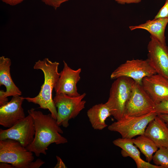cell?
I'll use <instances>...</instances> for the list:
<instances>
[{
	"mask_svg": "<svg viewBox=\"0 0 168 168\" xmlns=\"http://www.w3.org/2000/svg\"><path fill=\"white\" fill-rule=\"evenodd\" d=\"M118 3L121 4H125L138 3L140 2L141 0H114Z\"/></svg>",
	"mask_w": 168,
	"mask_h": 168,
	"instance_id": "484cf974",
	"label": "cell"
},
{
	"mask_svg": "<svg viewBox=\"0 0 168 168\" xmlns=\"http://www.w3.org/2000/svg\"><path fill=\"white\" fill-rule=\"evenodd\" d=\"M132 140L134 144L145 156L147 161L150 162L152 159L153 154L158 148L154 142L144 134Z\"/></svg>",
	"mask_w": 168,
	"mask_h": 168,
	"instance_id": "d6986e66",
	"label": "cell"
},
{
	"mask_svg": "<svg viewBox=\"0 0 168 168\" xmlns=\"http://www.w3.org/2000/svg\"><path fill=\"white\" fill-rule=\"evenodd\" d=\"M166 18L168 19V0H166L164 5L159 10L154 18Z\"/></svg>",
	"mask_w": 168,
	"mask_h": 168,
	"instance_id": "7402d4cb",
	"label": "cell"
},
{
	"mask_svg": "<svg viewBox=\"0 0 168 168\" xmlns=\"http://www.w3.org/2000/svg\"><path fill=\"white\" fill-rule=\"evenodd\" d=\"M87 115L92 127L97 130H102L107 126L105 121L111 115L105 103L94 105L87 110Z\"/></svg>",
	"mask_w": 168,
	"mask_h": 168,
	"instance_id": "2e32d148",
	"label": "cell"
},
{
	"mask_svg": "<svg viewBox=\"0 0 168 168\" xmlns=\"http://www.w3.org/2000/svg\"><path fill=\"white\" fill-rule=\"evenodd\" d=\"M157 115L164 122L168 124V114H160Z\"/></svg>",
	"mask_w": 168,
	"mask_h": 168,
	"instance_id": "f546056e",
	"label": "cell"
},
{
	"mask_svg": "<svg viewBox=\"0 0 168 168\" xmlns=\"http://www.w3.org/2000/svg\"><path fill=\"white\" fill-rule=\"evenodd\" d=\"M86 95L85 93L75 97L56 94L53 100L57 109L56 121L59 126L68 127L69 120L76 117L84 109L86 101L83 99Z\"/></svg>",
	"mask_w": 168,
	"mask_h": 168,
	"instance_id": "277c9868",
	"label": "cell"
},
{
	"mask_svg": "<svg viewBox=\"0 0 168 168\" xmlns=\"http://www.w3.org/2000/svg\"><path fill=\"white\" fill-rule=\"evenodd\" d=\"M24 97L13 96L11 100L0 107V124L4 127H12L25 117L22 107Z\"/></svg>",
	"mask_w": 168,
	"mask_h": 168,
	"instance_id": "7c38bea8",
	"label": "cell"
},
{
	"mask_svg": "<svg viewBox=\"0 0 168 168\" xmlns=\"http://www.w3.org/2000/svg\"><path fill=\"white\" fill-rule=\"evenodd\" d=\"M3 2L10 6H14L22 2L25 0H1Z\"/></svg>",
	"mask_w": 168,
	"mask_h": 168,
	"instance_id": "4316f807",
	"label": "cell"
},
{
	"mask_svg": "<svg viewBox=\"0 0 168 168\" xmlns=\"http://www.w3.org/2000/svg\"><path fill=\"white\" fill-rule=\"evenodd\" d=\"M168 23V18H154L139 25L129 26V28L131 30L138 29L146 30L161 43L166 44L165 32Z\"/></svg>",
	"mask_w": 168,
	"mask_h": 168,
	"instance_id": "e0dca14e",
	"label": "cell"
},
{
	"mask_svg": "<svg viewBox=\"0 0 168 168\" xmlns=\"http://www.w3.org/2000/svg\"><path fill=\"white\" fill-rule=\"evenodd\" d=\"M35 130L34 122L29 114L7 129H0V140L12 139L26 147L33 141Z\"/></svg>",
	"mask_w": 168,
	"mask_h": 168,
	"instance_id": "9c48e42d",
	"label": "cell"
},
{
	"mask_svg": "<svg viewBox=\"0 0 168 168\" xmlns=\"http://www.w3.org/2000/svg\"><path fill=\"white\" fill-rule=\"evenodd\" d=\"M147 59L156 73L168 78V47L151 35Z\"/></svg>",
	"mask_w": 168,
	"mask_h": 168,
	"instance_id": "30bf717a",
	"label": "cell"
},
{
	"mask_svg": "<svg viewBox=\"0 0 168 168\" xmlns=\"http://www.w3.org/2000/svg\"><path fill=\"white\" fill-rule=\"evenodd\" d=\"M156 73L147 59H133L119 65L111 73L110 77L111 79L122 77H128L142 85L144 78Z\"/></svg>",
	"mask_w": 168,
	"mask_h": 168,
	"instance_id": "ba28073f",
	"label": "cell"
},
{
	"mask_svg": "<svg viewBox=\"0 0 168 168\" xmlns=\"http://www.w3.org/2000/svg\"><path fill=\"white\" fill-rule=\"evenodd\" d=\"M155 112L157 115L160 114H168V98L156 104Z\"/></svg>",
	"mask_w": 168,
	"mask_h": 168,
	"instance_id": "44dd1931",
	"label": "cell"
},
{
	"mask_svg": "<svg viewBox=\"0 0 168 168\" xmlns=\"http://www.w3.org/2000/svg\"><path fill=\"white\" fill-rule=\"evenodd\" d=\"M56 157L57 160V162L54 167V168H67L65 164L59 156H57Z\"/></svg>",
	"mask_w": 168,
	"mask_h": 168,
	"instance_id": "83f0119b",
	"label": "cell"
},
{
	"mask_svg": "<svg viewBox=\"0 0 168 168\" xmlns=\"http://www.w3.org/2000/svg\"><path fill=\"white\" fill-rule=\"evenodd\" d=\"M63 67L54 87L56 94H63L70 96L80 95L77 91V85L80 80L81 68L74 70L64 60Z\"/></svg>",
	"mask_w": 168,
	"mask_h": 168,
	"instance_id": "8fae6325",
	"label": "cell"
},
{
	"mask_svg": "<svg viewBox=\"0 0 168 168\" xmlns=\"http://www.w3.org/2000/svg\"><path fill=\"white\" fill-rule=\"evenodd\" d=\"M59 64L58 62H52L47 58L36 62L33 68L42 71L44 75V82L36 96L24 97L25 100L28 102L38 105L39 108L48 110L53 117L56 120L57 112L52 98V93L60 76V73L58 72Z\"/></svg>",
	"mask_w": 168,
	"mask_h": 168,
	"instance_id": "7a4b0ae2",
	"label": "cell"
},
{
	"mask_svg": "<svg viewBox=\"0 0 168 168\" xmlns=\"http://www.w3.org/2000/svg\"><path fill=\"white\" fill-rule=\"evenodd\" d=\"M155 105L142 85L135 82L124 116H139L155 112Z\"/></svg>",
	"mask_w": 168,
	"mask_h": 168,
	"instance_id": "52a82bcc",
	"label": "cell"
},
{
	"mask_svg": "<svg viewBox=\"0 0 168 168\" xmlns=\"http://www.w3.org/2000/svg\"><path fill=\"white\" fill-rule=\"evenodd\" d=\"M45 4L52 7L55 10L63 3L71 0H41Z\"/></svg>",
	"mask_w": 168,
	"mask_h": 168,
	"instance_id": "603a6c76",
	"label": "cell"
},
{
	"mask_svg": "<svg viewBox=\"0 0 168 168\" xmlns=\"http://www.w3.org/2000/svg\"><path fill=\"white\" fill-rule=\"evenodd\" d=\"M155 112L139 116H125L110 125L109 130L119 133L123 138L132 139L144 134L149 123L157 116Z\"/></svg>",
	"mask_w": 168,
	"mask_h": 168,
	"instance_id": "8992f818",
	"label": "cell"
},
{
	"mask_svg": "<svg viewBox=\"0 0 168 168\" xmlns=\"http://www.w3.org/2000/svg\"><path fill=\"white\" fill-rule=\"evenodd\" d=\"M0 168H14V167L10 164L5 162H0Z\"/></svg>",
	"mask_w": 168,
	"mask_h": 168,
	"instance_id": "f1b7e54d",
	"label": "cell"
},
{
	"mask_svg": "<svg viewBox=\"0 0 168 168\" xmlns=\"http://www.w3.org/2000/svg\"><path fill=\"white\" fill-rule=\"evenodd\" d=\"M32 117L35 133L33 142L26 148L39 157L40 154L46 155V151L51 144H63L67 139L60 134L63 132L51 114H44L41 111L31 108L28 110Z\"/></svg>",
	"mask_w": 168,
	"mask_h": 168,
	"instance_id": "6da1fadb",
	"label": "cell"
},
{
	"mask_svg": "<svg viewBox=\"0 0 168 168\" xmlns=\"http://www.w3.org/2000/svg\"><path fill=\"white\" fill-rule=\"evenodd\" d=\"M142 86L155 103L168 98V78L156 73L145 77Z\"/></svg>",
	"mask_w": 168,
	"mask_h": 168,
	"instance_id": "4fadbf2b",
	"label": "cell"
},
{
	"mask_svg": "<svg viewBox=\"0 0 168 168\" xmlns=\"http://www.w3.org/2000/svg\"><path fill=\"white\" fill-rule=\"evenodd\" d=\"M34 157L18 141L7 139L0 140V162L12 164L14 168H29Z\"/></svg>",
	"mask_w": 168,
	"mask_h": 168,
	"instance_id": "5b68a950",
	"label": "cell"
},
{
	"mask_svg": "<svg viewBox=\"0 0 168 168\" xmlns=\"http://www.w3.org/2000/svg\"><path fill=\"white\" fill-rule=\"evenodd\" d=\"M152 160L155 165L162 168H168V147L159 148L153 155Z\"/></svg>",
	"mask_w": 168,
	"mask_h": 168,
	"instance_id": "ffe728a7",
	"label": "cell"
},
{
	"mask_svg": "<svg viewBox=\"0 0 168 168\" xmlns=\"http://www.w3.org/2000/svg\"><path fill=\"white\" fill-rule=\"evenodd\" d=\"M135 81L126 77H118L112 83L109 96L105 103L111 115L117 120L124 116L126 103L130 96Z\"/></svg>",
	"mask_w": 168,
	"mask_h": 168,
	"instance_id": "3957f363",
	"label": "cell"
},
{
	"mask_svg": "<svg viewBox=\"0 0 168 168\" xmlns=\"http://www.w3.org/2000/svg\"><path fill=\"white\" fill-rule=\"evenodd\" d=\"M11 61L8 58L0 57V86L4 85L5 91H0V106L3 105L8 101L7 97L10 96H20L21 91L15 84L12 78L10 72Z\"/></svg>",
	"mask_w": 168,
	"mask_h": 168,
	"instance_id": "5bb4252c",
	"label": "cell"
},
{
	"mask_svg": "<svg viewBox=\"0 0 168 168\" xmlns=\"http://www.w3.org/2000/svg\"><path fill=\"white\" fill-rule=\"evenodd\" d=\"M45 162L41 159H37L35 161H33L30 163L29 168H39Z\"/></svg>",
	"mask_w": 168,
	"mask_h": 168,
	"instance_id": "d4e9b609",
	"label": "cell"
},
{
	"mask_svg": "<svg viewBox=\"0 0 168 168\" xmlns=\"http://www.w3.org/2000/svg\"><path fill=\"white\" fill-rule=\"evenodd\" d=\"M167 124V126L168 127V124Z\"/></svg>",
	"mask_w": 168,
	"mask_h": 168,
	"instance_id": "4dcf8cb0",
	"label": "cell"
},
{
	"mask_svg": "<svg viewBox=\"0 0 168 168\" xmlns=\"http://www.w3.org/2000/svg\"><path fill=\"white\" fill-rule=\"evenodd\" d=\"M144 134L151 139L158 148L168 147V127L158 115L149 123Z\"/></svg>",
	"mask_w": 168,
	"mask_h": 168,
	"instance_id": "9a60e30c",
	"label": "cell"
},
{
	"mask_svg": "<svg viewBox=\"0 0 168 168\" xmlns=\"http://www.w3.org/2000/svg\"><path fill=\"white\" fill-rule=\"evenodd\" d=\"M136 164L138 168H162L160 166L152 164L149 162L145 161L142 159Z\"/></svg>",
	"mask_w": 168,
	"mask_h": 168,
	"instance_id": "cb8c5ba5",
	"label": "cell"
},
{
	"mask_svg": "<svg viewBox=\"0 0 168 168\" xmlns=\"http://www.w3.org/2000/svg\"><path fill=\"white\" fill-rule=\"evenodd\" d=\"M113 143L122 149L121 154L123 157H129L135 163L142 159L140 152L138 147L134 145L132 139L118 138L114 140Z\"/></svg>",
	"mask_w": 168,
	"mask_h": 168,
	"instance_id": "ac0fdd59",
	"label": "cell"
}]
</instances>
